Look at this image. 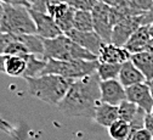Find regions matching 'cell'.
Returning a JSON list of instances; mask_svg holds the SVG:
<instances>
[{"label":"cell","instance_id":"836d02e7","mask_svg":"<svg viewBox=\"0 0 153 140\" xmlns=\"http://www.w3.org/2000/svg\"><path fill=\"white\" fill-rule=\"evenodd\" d=\"M4 6L5 4H3L0 1V22H1V18H3V15H4Z\"/></svg>","mask_w":153,"mask_h":140},{"label":"cell","instance_id":"4316f807","mask_svg":"<svg viewBox=\"0 0 153 140\" xmlns=\"http://www.w3.org/2000/svg\"><path fill=\"white\" fill-rule=\"evenodd\" d=\"M128 140H153V135L145 128H141L132 132Z\"/></svg>","mask_w":153,"mask_h":140},{"label":"cell","instance_id":"5b68a950","mask_svg":"<svg viewBox=\"0 0 153 140\" xmlns=\"http://www.w3.org/2000/svg\"><path fill=\"white\" fill-rule=\"evenodd\" d=\"M0 32L9 34H36L35 23L29 12V7L20 5H5L0 22Z\"/></svg>","mask_w":153,"mask_h":140},{"label":"cell","instance_id":"277c9868","mask_svg":"<svg viewBox=\"0 0 153 140\" xmlns=\"http://www.w3.org/2000/svg\"><path fill=\"white\" fill-rule=\"evenodd\" d=\"M27 56L29 54L43 57L44 43L36 34H9L0 32V55Z\"/></svg>","mask_w":153,"mask_h":140},{"label":"cell","instance_id":"cb8c5ba5","mask_svg":"<svg viewBox=\"0 0 153 140\" xmlns=\"http://www.w3.org/2000/svg\"><path fill=\"white\" fill-rule=\"evenodd\" d=\"M71 6L66 3V0L65 1H59V3H56V4H52L51 6H49L46 13H49L55 21H57L59 18H61L65 13H67L69 11Z\"/></svg>","mask_w":153,"mask_h":140},{"label":"cell","instance_id":"ac0fdd59","mask_svg":"<svg viewBox=\"0 0 153 140\" xmlns=\"http://www.w3.org/2000/svg\"><path fill=\"white\" fill-rule=\"evenodd\" d=\"M130 60L145 76L146 82L153 79V54L148 51H141L137 54H132Z\"/></svg>","mask_w":153,"mask_h":140},{"label":"cell","instance_id":"ffe728a7","mask_svg":"<svg viewBox=\"0 0 153 140\" xmlns=\"http://www.w3.org/2000/svg\"><path fill=\"white\" fill-rule=\"evenodd\" d=\"M118 110H119V119H123V121L128 122L129 124H131V123L137 118V116L143 111V110L140 109L137 105L128 101V100L123 101V103L118 106ZM145 112H146V111H145Z\"/></svg>","mask_w":153,"mask_h":140},{"label":"cell","instance_id":"3957f363","mask_svg":"<svg viewBox=\"0 0 153 140\" xmlns=\"http://www.w3.org/2000/svg\"><path fill=\"white\" fill-rule=\"evenodd\" d=\"M44 43V60H62V61H72V60H97L86 49L82 48L75 42H73L66 34H61L53 39H43Z\"/></svg>","mask_w":153,"mask_h":140},{"label":"cell","instance_id":"8d00e7d4","mask_svg":"<svg viewBox=\"0 0 153 140\" xmlns=\"http://www.w3.org/2000/svg\"><path fill=\"white\" fill-rule=\"evenodd\" d=\"M96 1H99V3H106L107 0H96Z\"/></svg>","mask_w":153,"mask_h":140},{"label":"cell","instance_id":"7402d4cb","mask_svg":"<svg viewBox=\"0 0 153 140\" xmlns=\"http://www.w3.org/2000/svg\"><path fill=\"white\" fill-rule=\"evenodd\" d=\"M120 64H103L99 62L96 73L99 74L101 81H112V79H118L120 72Z\"/></svg>","mask_w":153,"mask_h":140},{"label":"cell","instance_id":"7c38bea8","mask_svg":"<svg viewBox=\"0 0 153 140\" xmlns=\"http://www.w3.org/2000/svg\"><path fill=\"white\" fill-rule=\"evenodd\" d=\"M125 93L128 101L137 105L147 113H151L153 109V97L151 95V90L146 82L125 88Z\"/></svg>","mask_w":153,"mask_h":140},{"label":"cell","instance_id":"603a6c76","mask_svg":"<svg viewBox=\"0 0 153 140\" xmlns=\"http://www.w3.org/2000/svg\"><path fill=\"white\" fill-rule=\"evenodd\" d=\"M74 15H75V10L74 9H69V11L67 13H65L61 18H59L57 21H55L57 23V26L60 27V29L62 31L63 34H66L67 32H69L71 29H73V23H74Z\"/></svg>","mask_w":153,"mask_h":140},{"label":"cell","instance_id":"f1b7e54d","mask_svg":"<svg viewBox=\"0 0 153 140\" xmlns=\"http://www.w3.org/2000/svg\"><path fill=\"white\" fill-rule=\"evenodd\" d=\"M0 1L5 5H20V6L30 7V5L27 0H0Z\"/></svg>","mask_w":153,"mask_h":140},{"label":"cell","instance_id":"1f68e13d","mask_svg":"<svg viewBox=\"0 0 153 140\" xmlns=\"http://www.w3.org/2000/svg\"><path fill=\"white\" fill-rule=\"evenodd\" d=\"M146 51H148V52L153 54V40H152V39H151V42H149V43H148V45H147Z\"/></svg>","mask_w":153,"mask_h":140},{"label":"cell","instance_id":"2e32d148","mask_svg":"<svg viewBox=\"0 0 153 140\" xmlns=\"http://www.w3.org/2000/svg\"><path fill=\"white\" fill-rule=\"evenodd\" d=\"M94 119H95V122L99 123L100 126L108 128L109 126H112V123H114L117 119H119L118 106L109 105L106 103H100L96 111H95Z\"/></svg>","mask_w":153,"mask_h":140},{"label":"cell","instance_id":"f546056e","mask_svg":"<svg viewBox=\"0 0 153 140\" xmlns=\"http://www.w3.org/2000/svg\"><path fill=\"white\" fill-rule=\"evenodd\" d=\"M153 21V3L151 6V10L146 13H143V25H149Z\"/></svg>","mask_w":153,"mask_h":140},{"label":"cell","instance_id":"30bf717a","mask_svg":"<svg viewBox=\"0 0 153 140\" xmlns=\"http://www.w3.org/2000/svg\"><path fill=\"white\" fill-rule=\"evenodd\" d=\"M100 91H101V103L119 106L123 101L126 100L125 88L122 85V83L118 79L101 81Z\"/></svg>","mask_w":153,"mask_h":140},{"label":"cell","instance_id":"52a82bcc","mask_svg":"<svg viewBox=\"0 0 153 140\" xmlns=\"http://www.w3.org/2000/svg\"><path fill=\"white\" fill-rule=\"evenodd\" d=\"M94 31L105 43H111L113 23L111 18V6L106 3H97L91 11Z\"/></svg>","mask_w":153,"mask_h":140},{"label":"cell","instance_id":"d4e9b609","mask_svg":"<svg viewBox=\"0 0 153 140\" xmlns=\"http://www.w3.org/2000/svg\"><path fill=\"white\" fill-rule=\"evenodd\" d=\"M66 3L75 11H92L99 1L96 0H66Z\"/></svg>","mask_w":153,"mask_h":140},{"label":"cell","instance_id":"d590c367","mask_svg":"<svg viewBox=\"0 0 153 140\" xmlns=\"http://www.w3.org/2000/svg\"><path fill=\"white\" fill-rule=\"evenodd\" d=\"M27 1L29 3V5L32 6V5H34L35 3H38V1H39V0H27Z\"/></svg>","mask_w":153,"mask_h":140},{"label":"cell","instance_id":"74e56055","mask_svg":"<svg viewBox=\"0 0 153 140\" xmlns=\"http://www.w3.org/2000/svg\"><path fill=\"white\" fill-rule=\"evenodd\" d=\"M151 113H152V115H153V109H152V111H151Z\"/></svg>","mask_w":153,"mask_h":140},{"label":"cell","instance_id":"6da1fadb","mask_svg":"<svg viewBox=\"0 0 153 140\" xmlns=\"http://www.w3.org/2000/svg\"><path fill=\"white\" fill-rule=\"evenodd\" d=\"M100 82L101 79L96 72L74 81L57 105L59 110L68 117L94 118L95 111L101 103Z\"/></svg>","mask_w":153,"mask_h":140},{"label":"cell","instance_id":"e0dca14e","mask_svg":"<svg viewBox=\"0 0 153 140\" xmlns=\"http://www.w3.org/2000/svg\"><path fill=\"white\" fill-rule=\"evenodd\" d=\"M26 72H27V56L6 55L4 74L10 76V77L25 78Z\"/></svg>","mask_w":153,"mask_h":140},{"label":"cell","instance_id":"e575fe53","mask_svg":"<svg viewBox=\"0 0 153 140\" xmlns=\"http://www.w3.org/2000/svg\"><path fill=\"white\" fill-rule=\"evenodd\" d=\"M148 27H149V34H151V39L153 40V21L148 25Z\"/></svg>","mask_w":153,"mask_h":140},{"label":"cell","instance_id":"44dd1931","mask_svg":"<svg viewBox=\"0 0 153 140\" xmlns=\"http://www.w3.org/2000/svg\"><path fill=\"white\" fill-rule=\"evenodd\" d=\"M73 29L80 32H92L94 22H92L91 11H75Z\"/></svg>","mask_w":153,"mask_h":140},{"label":"cell","instance_id":"9c48e42d","mask_svg":"<svg viewBox=\"0 0 153 140\" xmlns=\"http://www.w3.org/2000/svg\"><path fill=\"white\" fill-rule=\"evenodd\" d=\"M29 12L35 23L38 37H40L42 39H53L56 37L63 34L60 27L55 22V19L49 13L35 11L32 9H29Z\"/></svg>","mask_w":153,"mask_h":140},{"label":"cell","instance_id":"d6986e66","mask_svg":"<svg viewBox=\"0 0 153 140\" xmlns=\"http://www.w3.org/2000/svg\"><path fill=\"white\" fill-rule=\"evenodd\" d=\"M108 135L112 140H128L131 134V127L123 119H117L108 128Z\"/></svg>","mask_w":153,"mask_h":140},{"label":"cell","instance_id":"ba28073f","mask_svg":"<svg viewBox=\"0 0 153 140\" xmlns=\"http://www.w3.org/2000/svg\"><path fill=\"white\" fill-rule=\"evenodd\" d=\"M141 26L143 25V15L131 16L128 17L119 23H117L112 29L111 43L116 44L118 46H124L125 43L129 40V38L135 33Z\"/></svg>","mask_w":153,"mask_h":140},{"label":"cell","instance_id":"5bb4252c","mask_svg":"<svg viewBox=\"0 0 153 140\" xmlns=\"http://www.w3.org/2000/svg\"><path fill=\"white\" fill-rule=\"evenodd\" d=\"M149 42H151L149 27L148 25H145V26H141L129 38V40L125 43L124 48L132 55V54H137L141 51H146Z\"/></svg>","mask_w":153,"mask_h":140},{"label":"cell","instance_id":"83f0119b","mask_svg":"<svg viewBox=\"0 0 153 140\" xmlns=\"http://www.w3.org/2000/svg\"><path fill=\"white\" fill-rule=\"evenodd\" d=\"M143 128L146 130H148L153 135V115L152 113H146L145 122H143Z\"/></svg>","mask_w":153,"mask_h":140},{"label":"cell","instance_id":"484cf974","mask_svg":"<svg viewBox=\"0 0 153 140\" xmlns=\"http://www.w3.org/2000/svg\"><path fill=\"white\" fill-rule=\"evenodd\" d=\"M59 1H65V0H39L38 3H35L34 5H32L29 9L35 10V11H40V12H45L48 11L49 6H51L52 4H56Z\"/></svg>","mask_w":153,"mask_h":140},{"label":"cell","instance_id":"d6a6232c","mask_svg":"<svg viewBox=\"0 0 153 140\" xmlns=\"http://www.w3.org/2000/svg\"><path fill=\"white\" fill-rule=\"evenodd\" d=\"M146 83L148 84V88H149V90H151V95H152V97H153V79H151V81H147Z\"/></svg>","mask_w":153,"mask_h":140},{"label":"cell","instance_id":"7a4b0ae2","mask_svg":"<svg viewBox=\"0 0 153 140\" xmlns=\"http://www.w3.org/2000/svg\"><path fill=\"white\" fill-rule=\"evenodd\" d=\"M28 93L49 105H59L74 82L56 74H42L33 78H26Z\"/></svg>","mask_w":153,"mask_h":140},{"label":"cell","instance_id":"4dcf8cb0","mask_svg":"<svg viewBox=\"0 0 153 140\" xmlns=\"http://www.w3.org/2000/svg\"><path fill=\"white\" fill-rule=\"evenodd\" d=\"M5 60H6V55H5V54H1V55H0V72H1V73H4Z\"/></svg>","mask_w":153,"mask_h":140},{"label":"cell","instance_id":"9a60e30c","mask_svg":"<svg viewBox=\"0 0 153 140\" xmlns=\"http://www.w3.org/2000/svg\"><path fill=\"white\" fill-rule=\"evenodd\" d=\"M118 81L122 83V85L124 88H128V87L135 85V84L145 83L146 82V78L140 72V70L132 64L131 60H129V61L122 64Z\"/></svg>","mask_w":153,"mask_h":140},{"label":"cell","instance_id":"4fadbf2b","mask_svg":"<svg viewBox=\"0 0 153 140\" xmlns=\"http://www.w3.org/2000/svg\"><path fill=\"white\" fill-rule=\"evenodd\" d=\"M131 58V54L124 48L113 43H105L97 56L99 62L103 64H124Z\"/></svg>","mask_w":153,"mask_h":140},{"label":"cell","instance_id":"8fae6325","mask_svg":"<svg viewBox=\"0 0 153 140\" xmlns=\"http://www.w3.org/2000/svg\"><path fill=\"white\" fill-rule=\"evenodd\" d=\"M66 35L69 37L73 42H75L82 48H84L88 51H90L91 54H94L95 56H99L100 50H101L102 45L105 44V42L101 39V37L95 31L80 32V31H76V29H71L69 32L66 33Z\"/></svg>","mask_w":153,"mask_h":140},{"label":"cell","instance_id":"8992f818","mask_svg":"<svg viewBox=\"0 0 153 140\" xmlns=\"http://www.w3.org/2000/svg\"><path fill=\"white\" fill-rule=\"evenodd\" d=\"M99 60H72V61H62V60H46V66L43 74H56L68 79L84 78L96 72Z\"/></svg>","mask_w":153,"mask_h":140}]
</instances>
